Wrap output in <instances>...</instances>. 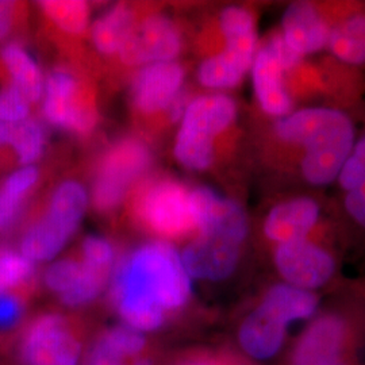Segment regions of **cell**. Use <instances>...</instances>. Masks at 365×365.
Here are the masks:
<instances>
[{
    "label": "cell",
    "instance_id": "cell-1",
    "mask_svg": "<svg viewBox=\"0 0 365 365\" xmlns=\"http://www.w3.org/2000/svg\"><path fill=\"white\" fill-rule=\"evenodd\" d=\"M191 297V277L176 249L167 242H148L119 264L111 298L125 325L155 331L167 315L184 307Z\"/></svg>",
    "mask_w": 365,
    "mask_h": 365
},
{
    "label": "cell",
    "instance_id": "cell-33",
    "mask_svg": "<svg viewBox=\"0 0 365 365\" xmlns=\"http://www.w3.org/2000/svg\"><path fill=\"white\" fill-rule=\"evenodd\" d=\"M24 312L22 302L13 294L0 295V329L13 327Z\"/></svg>",
    "mask_w": 365,
    "mask_h": 365
},
{
    "label": "cell",
    "instance_id": "cell-17",
    "mask_svg": "<svg viewBox=\"0 0 365 365\" xmlns=\"http://www.w3.org/2000/svg\"><path fill=\"white\" fill-rule=\"evenodd\" d=\"M283 71L274 49L267 43L253 60L255 92L262 110L271 115H284L291 108V101L283 87Z\"/></svg>",
    "mask_w": 365,
    "mask_h": 365
},
{
    "label": "cell",
    "instance_id": "cell-8",
    "mask_svg": "<svg viewBox=\"0 0 365 365\" xmlns=\"http://www.w3.org/2000/svg\"><path fill=\"white\" fill-rule=\"evenodd\" d=\"M42 96L43 117L53 126L76 135H88L95 129L99 115L92 93L71 69L51 71Z\"/></svg>",
    "mask_w": 365,
    "mask_h": 365
},
{
    "label": "cell",
    "instance_id": "cell-34",
    "mask_svg": "<svg viewBox=\"0 0 365 365\" xmlns=\"http://www.w3.org/2000/svg\"><path fill=\"white\" fill-rule=\"evenodd\" d=\"M345 206L356 221L365 226V182L349 191Z\"/></svg>",
    "mask_w": 365,
    "mask_h": 365
},
{
    "label": "cell",
    "instance_id": "cell-28",
    "mask_svg": "<svg viewBox=\"0 0 365 365\" xmlns=\"http://www.w3.org/2000/svg\"><path fill=\"white\" fill-rule=\"evenodd\" d=\"M11 146L24 167H30L43 155L46 146V133L38 120L29 118L14 125Z\"/></svg>",
    "mask_w": 365,
    "mask_h": 365
},
{
    "label": "cell",
    "instance_id": "cell-25",
    "mask_svg": "<svg viewBox=\"0 0 365 365\" xmlns=\"http://www.w3.org/2000/svg\"><path fill=\"white\" fill-rule=\"evenodd\" d=\"M248 64L226 51L205 60L197 69V80L203 87L226 90L235 87L247 73Z\"/></svg>",
    "mask_w": 365,
    "mask_h": 365
},
{
    "label": "cell",
    "instance_id": "cell-3",
    "mask_svg": "<svg viewBox=\"0 0 365 365\" xmlns=\"http://www.w3.org/2000/svg\"><path fill=\"white\" fill-rule=\"evenodd\" d=\"M197 232L180 256L190 277L211 282L229 277L235 272L248 235L244 210L233 200L218 196L205 211Z\"/></svg>",
    "mask_w": 365,
    "mask_h": 365
},
{
    "label": "cell",
    "instance_id": "cell-9",
    "mask_svg": "<svg viewBox=\"0 0 365 365\" xmlns=\"http://www.w3.org/2000/svg\"><path fill=\"white\" fill-rule=\"evenodd\" d=\"M81 342L71 324L60 314L36 318L21 341L25 365H78Z\"/></svg>",
    "mask_w": 365,
    "mask_h": 365
},
{
    "label": "cell",
    "instance_id": "cell-4",
    "mask_svg": "<svg viewBox=\"0 0 365 365\" xmlns=\"http://www.w3.org/2000/svg\"><path fill=\"white\" fill-rule=\"evenodd\" d=\"M235 114V102L227 95L212 93L192 99L176 135V160L187 170H207L214 161V138L233 123Z\"/></svg>",
    "mask_w": 365,
    "mask_h": 365
},
{
    "label": "cell",
    "instance_id": "cell-26",
    "mask_svg": "<svg viewBox=\"0 0 365 365\" xmlns=\"http://www.w3.org/2000/svg\"><path fill=\"white\" fill-rule=\"evenodd\" d=\"M330 51L351 64L365 61V16H353L329 33Z\"/></svg>",
    "mask_w": 365,
    "mask_h": 365
},
{
    "label": "cell",
    "instance_id": "cell-24",
    "mask_svg": "<svg viewBox=\"0 0 365 365\" xmlns=\"http://www.w3.org/2000/svg\"><path fill=\"white\" fill-rule=\"evenodd\" d=\"M262 299L282 314L289 325L313 318L318 309V298L313 291L294 287L287 283L269 288Z\"/></svg>",
    "mask_w": 365,
    "mask_h": 365
},
{
    "label": "cell",
    "instance_id": "cell-22",
    "mask_svg": "<svg viewBox=\"0 0 365 365\" xmlns=\"http://www.w3.org/2000/svg\"><path fill=\"white\" fill-rule=\"evenodd\" d=\"M221 30L226 52L232 53L249 66L256 56V33L253 16L242 7H227L221 15Z\"/></svg>",
    "mask_w": 365,
    "mask_h": 365
},
{
    "label": "cell",
    "instance_id": "cell-10",
    "mask_svg": "<svg viewBox=\"0 0 365 365\" xmlns=\"http://www.w3.org/2000/svg\"><path fill=\"white\" fill-rule=\"evenodd\" d=\"M352 342L353 331L344 317L324 314L300 333L289 365H354Z\"/></svg>",
    "mask_w": 365,
    "mask_h": 365
},
{
    "label": "cell",
    "instance_id": "cell-18",
    "mask_svg": "<svg viewBox=\"0 0 365 365\" xmlns=\"http://www.w3.org/2000/svg\"><path fill=\"white\" fill-rule=\"evenodd\" d=\"M318 206L313 199L300 197L276 206L264 225L269 240L280 244L306 240L318 220Z\"/></svg>",
    "mask_w": 365,
    "mask_h": 365
},
{
    "label": "cell",
    "instance_id": "cell-15",
    "mask_svg": "<svg viewBox=\"0 0 365 365\" xmlns=\"http://www.w3.org/2000/svg\"><path fill=\"white\" fill-rule=\"evenodd\" d=\"M287 321L269 303L260 304L245 317L238 329V344L253 360L267 361L282 351L288 333Z\"/></svg>",
    "mask_w": 365,
    "mask_h": 365
},
{
    "label": "cell",
    "instance_id": "cell-20",
    "mask_svg": "<svg viewBox=\"0 0 365 365\" xmlns=\"http://www.w3.org/2000/svg\"><path fill=\"white\" fill-rule=\"evenodd\" d=\"M0 63L10 78V86L25 95L29 103H37L43 95V78L36 60L24 45L13 41L0 51Z\"/></svg>",
    "mask_w": 365,
    "mask_h": 365
},
{
    "label": "cell",
    "instance_id": "cell-36",
    "mask_svg": "<svg viewBox=\"0 0 365 365\" xmlns=\"http://www.w3.org/2000/svg\"><path fill=\"white\" fill-rule=\"evenodd\" d=\"M18 16V4L15 1L0 0V41L13 31Z\"/></svg>",
    "mask_w": 365,
    "mask_h": 365
},
{
    "label": "cell",
    "instance_id": "cell-21",
    "mask_svg": "<svg viewBox=\"0 0 365 365\" xmlns=\"http://www.w3.org/2000/svg\"><path fill=\"white\" fill-rule=\"evenodd\" d=\"M137 25L134 9L128 4H118L98 18L91 27L92 43L105 56H114L122 49Z\"/></svg>",
    "mask_w": 365,
    "mask_h": 365
},
{
    "label": "cell",
    "instance_id": "cell-14",
    "mask_svg": "<svg viewBox=\"0 0 365 365\" xmlns=\"http://www.w3.org/2000/svg\"><path fill=\"white\" fill-rule=\"evenodd\" d=\"M81 272L76 286L61 302L68 307H81L96 299L114 271V248L101 235H88L81 244Z\"/></svg>",
    "mask_w": 365,
    "mask_h": 365
},
{
    "label": "cell",
    "instance_id": "cell-5",
    "mask_svg": "<svg viewBox=\"0 0 365 365\" xmlns=\"http://www.w3.org/2000/svg\"><path fill=\"white\" fill-rule=\"evenodd\" d=\"M88 206V194L78 182H61L46 212L33 223L21 241V253L31 262L52 260L78 230Z\"/></svg>",
    "mask_w": 365,
    "mask_h": 365
},
{
    "label": "cell",
    "instance_id": "cell-30",
    "mask_svg": "<svg viewBox=\"0 0 365 365\" xmlns=\"http://www.w3.org/2000/svg\"><path fill=\"white\" fill-rule=\"evenodd\" d=\"M81 272V261L76 259H61L52 264L43 276L45 284L58 298L64 297L76 286Z\"/></svg>",
    "mask_w": 365,
    "mask_h": 365
},
{
    "label": "cell",
    "instance_id": "cell-11",
    "mask_svg": "<svg viewBox=\"0 0 365 365\" xmlns=\"http://www.w3.org/2000/svg\"><path fill=\"white\" fill-rule=\"evenodd\" d=\"M182 52L179 29L167 15L155 14L137 22L118 57L128 66L175 61Z\"/></svg>",
    "mask_w": 365,
    "mask_h": 365
},
{
    "label": "cell",
    "instance_id": "cell-27",
    "mask_svg": "<svg viewBox=\"0 0 365 365\" xmlns=\"http://www.w3.org/2000/svg\"><path fill=\"white\" fill-rule=\"evenodd\" d=\"M39 9L56 26L71 36H81L90 25L91 9L80 0L39 1Z\"/></svg>",
    "mask_w": 365,
    "mask_h": 365
},
{
    "label": "cell",
    "instance_id": "cell-6",
    "mask_svg": "<svg viewBox=\"0 0 365 365\" xmlns=\"http://www.w3.org/2000/svg\"><path fill=\"white\" fill-rule=\"evenodd\" d=\"M135 214L149 232L167 240L197 230L192 191L173 179L149 182L135 200Z\"/></svg>",
    "mask_w": 365,
    "mask_h": 365
},
{
    "label": "cell",
    "instance_id": "cell-2",
    "mask_svg": "<svg viewBox=\"0 0 365 365\" xmlns=\"http://www.w3.org/2000/svg\"><path fill=\"white\" fill-rule=\"evenodd\" d=\"M277 135L306 146L302 161L304 178L313 184H327L342 170L353 146V126L345 114L329 108H307L283 118Z\"/></svg>",
    "mask_w": 365,
    "mask_h": 365
},
{
    "label": "cell",
    "instance_id": "cell-31",
    "mask_svg": "<svg viewBox=\"0 0 365 365\" xmlns=\"http://www.w3.org/2000/svg\"><path fill=\"white\" fill-rule=\"evenodd\" d=\"M30 103L25 95L7 84L0 90V120L7 123H21L29 119Z\"/></svg>",
    "mask_w": 365,
    "mask_h": 365
},
{
    "label": "cell",
    "instance_id": "cell-29",
    "mask_svg": "<svg viewBox=\"0 0 365 365\" xmlns=\"http://www.w3.org/2000/svg\"><path fill=\"white\" fill-rule=\"evenodd\" d=\"M34 276V262L13 249L0 248V295L26 284Z\"/></svg>",
    "mask_w": 365,
    "mask_h": 365
},
{
    "label": "cell",
    "instance_id": "cell-12",
    "mask_svg": "<svg viewBox=\"0 0 365 365\" xmlns=\"http://www.w3.org/2000/svg\"><path fill=\"white\" fill-rule=\"evenodd\" d=\"M274 264L287 284L307 291L325 286L336 271V262L327 250L306 240L280 244Z\"/></svg>",
    "mask_w": 365,
    "mask_h": 365
},
{
    "label": "cell",
    "instance_id": "cell-38",
    "mask_svg": "<svg viewBox=\"0 0 365 365\" xmlns=\"http://www.w3.org/2000/svg\"><path fill=\"white\" fill-rule=\"evenodd\" d=\"M14 125L0 120V146L11 144L13 140Z\"/></svg>",
    "mask_w": 365,
    "mask_h": 365
},
{
    "label": "cell",
    "instance_id": "cell-32",
    "mask_svg": "<svg viewBox=\"0 0 365 365\" xmlns=\"http://www.w3.org/2000/svg\"><path fill=\"white\" fill-rule=\"evenodd\" d=\"M339 176L341 185L348 191L365 182V137L357 144L351 157L346 158Z\"/></svg>",
    "mask_w": 365,
    "mask_h": 365
},
{
    "label": "cell",
    "instance_id": "cell-16",
    "mask_svg": "<svg viewBox=\"0 0 365 365\" xmlns=\"http://www.w3.org/2000/svg\"><path fill=\"white\" fill-rule=\"evenodd\" d=\"M144 333L128 325L103 331L92 346L87 365H152L144 357Z\"/></svg>",
    "mask_w": 365,
    "mask_h": 365
},
{
    "label": "cell",
    "instance_id": "cell-13",
    "mask_svg": "<svg viewBox=\"0 0 365 365\" xmlns=\"http://www.w3.org/2000/svg\"><path fill=\"white\" fill-rule=\"evenodd\" d=\"M185 71L176 61L143 66L131 83V105L143 115L167 111L182 91Z\"/></svg>",
    "mask_w": 365,
    "mask_h": 365
},
{
    "label": "cell",
    "instance_id": "cell-35",
    "mask_svg": "<svg viewBox=\"0 0 365 365\" xmlns=\"http://www.w3.org/2000/svg\"><path fill=\"white\" fill-rule=\"evenodd\" d=\"M269 46L274 49V54L277 56V58L280 60L282 66H284V69L292 68L299 63L300 57L298 53L294 52L283 38V36H274V38L268 42Z\"/></svg>",
    "mask_w": 365,
    "mask_h": 365
},
{
    "label": "cell",
    "instance_id": "cell-37",
    "mask_svg": "<svg viewBox=\"0 0 365 365\" xmlns=\"http://www.w3.org/2000/svg\"><path fill=\"white\" fill-rule=\"evenodd\" d=\"M190 99H188V93L187 91H184L182 90L175 99H173V102L170 103V107H168V118H170V120L172 122H178V120H182V115H184V113H185V110H187V106L190 105Z\"/></svg>",
    "mask_w": 365,
    "mask_h": 365
},
{
    "label": "cell",
    "instance_id": "cell-39",
    "mask_svg": "<svg viewBox=\"0 0 365 365\" xmlns=\"http://www.w3.org/2000/svg\"><path fill=\"white\" fill-rule=\"evenodd\" d=\"M179 365H221L211 361V360H203V359H197V360H190V361H185Z\"/></svg>",
    "mask_w": 365,
    "mask_h": 365
},
{
    "label": "cell",
    "instance_id": "cell-7",
    "mask_svg": "<svg viewBox=\"0 0 365 365\" xmlns=\"http://www.w3.org/2000/svg\"><path fill=\"white\" fill-rule=\"evenodd\" d=\"M152 163L149 148L137 138H123L111 145L99 161L92 185V203L101 212L117 209L128 190Z\"/></svg>",
    "mask_w": 365,
    "mask_h": 365
},
{
    "label": "cell",
    "instance_id": "cell-23",
    "mask_svg": "<svg viewBox=\"0 0 365 365\" xmlns=\"http://www.w3.org/2000/svg\"><path fill=\"white\" fill-rule=\"evenodd\" d=\"M34 165L22 167L11 173L0 185V235L9 232L18 220L29 192L38 182Z\"/></svg>",
    "mask_w": 365,
    "mask_h": 365
},
{
    "label": "cell",
    "instance_id": "cell-19",
    "mask_svg": "<svg viewBox=\"0 0 365 365\" xmlns=\"http://www.w3.org/2000/svg\"><path fill=\"white\" fill-rule=\"evenodd\" d=\"M283 38L299 56L317 52L329 39L327 24L309 3H294L283 15Z\"/></svg>",
    "mask_w": 365,
    "mask_h": 365
}]
</instances>
